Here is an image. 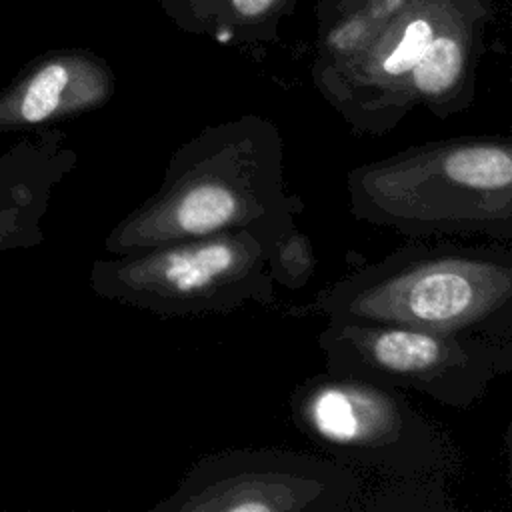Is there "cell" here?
<instances>
[{
    "label": "cell",
    "mask_w": 512,
    "mask_h": 512,
    "mask_svg": "<svg viewBox=\"0 0 512 512\" xmlns=\"http://www.w3.org/2000/svg\"><path fill=\"white\" fill-rule=\"evenodd\" d=\"M364 478L332 458L284 448H230L202 456L150 512H352Z\"/></svg>",
    "instance_id": "obj_7"
},
{
    "label": "cell",
    "mask_w": 512,
    "mask_h": 512,
    "mask_svg": "<svg viewBox=\"0 0 512 512\" xmlns=\"http://www.w3.org/2000/svg\"><path fill=\"white\" fill-rule=\"evenodd\" d=\"M270 246L248 230L196 236L96 258L88 280L106 300L162 316L226 314L274 300L266 272Z\"/></svg>",
    "instance_id": "obj_5"
},
{
    "label": "cell",
    "mask_w": 512,
    "mask_h": 512,
    "mask_svg": "<svg viewBox=\"0 0 512 512\" xmlns=\"http://www.w3.org/2000/svg\"><path fill=\"white\" fill-rule=\"evenodd\" d=\"M466 52L454 36H436L426 46L410 74L412 100H424L438 116L464 106Z\"/></svg>",
    "instance_id": "obj_10"
},
{
    "label": "cell",
    "mask_w": 512,
    "mask_h": 512,
    "mask_svg": "<svg viewBox=\"0 0 512 512\" xmlns=\"http://www.w3.org/2000/svg\"><path fill=\"white\" fill-rule=\"evenodd\" d=\"M112 94L108 70L82 52H46L0 90V134L52 128L100 108Z\"/></svg>",
    "instance_id": "obj_8"
},
{
    "label": "cell",
    "mask_w": 512,
    "mask_h": 512,
    "mask_svg": "<svg viewBox=\"0 0 512 512\" xmlns=\"http://www.w3.org/2000/svg\"><path fill=\"white\" fill-rule=\"evenodd\" d=\"M316 308L328 320L512 340V250L408 242L324 288Z\"/></svg>",
    "instance_id": "obj_3"
},
{
    "label": "cell",
    "mask_w": 512,
    "mask_h": 512,
    "mask_svg": "<svg viewBox=\"0 0 512 512\" xmlns=\"http://www.w3.org/2000/svg\"><path fill=\"white\" fill-rule=\"evenodd\" d=\"M266 272L274 286L300 290L308 286L316 272V256L312 242L296 224L272 242L266 258Z\"/></svg>",
    "instance_id": "obj_11"
},
{
    "label": "cell",
    "mask_w": 512,
    "mask_h": 512,
    "mask_svg": "<svg viewBox=\"0 0 512 512\" xmlns=\"http://www.w3.org/2000/svg\"><path fill=\"white\" fill-rule=\"evenodd\" d=\"M328 374L420 392L470 408L512 368V340L392 324L328 320L318 334Z\"/></svg>",
    "instance_id": "obj_6"
},
{
    "label": "cell",
    "mask_w": 512,
    "mask_h": 512,
    "mask_svg": "<svg viewBox=\"0 0 512 512\" xmlns=\"http://www.w3.org/2000/svg\"><path fill=\"white\" fill-rule=\"evenodd\" d=\"M288 410L322 454L360 474L444 480L456 466L446 432L396 388L322 372L294 386Z\"/></svg>",
    "instance_id": "obj_4"
},
{
    "label": "cell",
    "mask_w": 512,
    "mask_h": 512,
    "mask_svg": "<svg viewBox=\"0 0 512 512\" xmlns=\"http://www.w3.org/2000/svg\"><path fill=\"white\" fill-rule=\"evenodd\" d=\"M354 218L408 238L512 240L510 136H456L414 144L352 168Z\"/></svg>",
    "instance_id": "obj_2"
},
{
    "label": "cell",
    "mask_w": 512,
    "mask_h": 512,
    "mask_svg": "<svg viewBox=\"0 0 512 512\" xmlns=\"http://www.w3.org/2000/svg\"><path fill=\"white\" fill-rule=\"evenodd\" d=\"M76 164V150L54 126L26 134L0 154V254L44 242L52 192Z\"/></svg>",
    "instance_id": "obj_9"
},
{
    "label": "cell",
    "mask_w": 512,
    "mask_h": 512,
    "mask_svg": "<svg viewBox=\"0 0 512 512\" xmlns=\"http://www.w3.org/2000/svg\"><path fill=\"white\" fill-rule=\"evenodd\" d=\"M274 0H232L234 8L244 16H258L272 6Z\"/></svg>",
    "instance_id": "obj_12"
},
{
    "label": "cell",
    "mask_w": 512,
    "mask_h": 512,
    "mask_svg": "<svg viewBox=\"0 0 512 512\" xmlns=\"http://www.w3.org/2000/svg\"><path fill=\"white\" fill-rule=\"evenodd\" d=\"M294 226L284 186V142L258 116L208 126L180 144L158 190L106 236L108 254L248 230L272 244Z\"/></svg>",
    "instance_id": "obj_1"
}]
</instances>
